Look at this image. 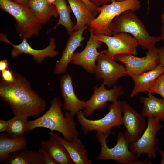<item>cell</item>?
<instances>
[{"label":"cell","instance_id":"6da1fadb","mask_svg":"<svg viewBox=\"0 0 164 164\" xmlns=\"http://www.w3.org/2000/svg\"><path fill=\"white\" fill-rule=\"evenodd\" d=\"M12 82L0 80V96L14 115L36 117L45 110V100L32 88L30 82L21 75L14 73Z\"/></svg>","mask_w":164,"mask_h":164},{"label":"cell","instance_id":"7a4b0ae2","mask_svg":"<svg viewBox=\"0 0 164 164\" xmlns=\"http://www.w3.org/2000/svg\"><path fill=\"white\" fill-rule=\"evenodd\" d=\"M51 105L43 115L35 120L28 121L26 132L42 127L60 132L66 140L71 142L78 137L80 132L76 128L77 124L74 116L68 112L64 116L62 112V104L58 97H54L51 101Z\"/></svg>","mask_w":164,"mask_h":164},{"label":"cell","instance_id":"3957f363","mask_svg":"<svg viewBox=\"0 0 164 164\" xmlns=\"http://www.w3.org/2000/svg\"><path fill=\"white\" fill-rule=\"evenodd\" d=\"M112 35L125 32L132 35L138 45L144 49L155 48L156 43L162 40L161 36L149 34L145 25L132 10H126L117 16L109 26Z\"/></svg>","mask_w":164,"mask_h":164},{"label":"cell","instance_id":"277c9868","mask_svg":"<svg viewBox=\"0 0 164 164\" xmlns=\"http://www.w3.org/2000/svg\"><path fill=\"white\" fill-rule=\"evenodd\" d=\"M0 7L15 20L16 31L20 39L28 40L34 35L39 34L42 25L28 5H22L11 0H0Z\"/></svg>","mask_w":164,"mask_h":164},{"label":"cell","instance_id":"5b68a950","mask_svg":"<svg viewBox=\"0 0 164 164\" xmlns=\"http://www.w3.org/2000/svg\"><path fill=\"white\" fill-rule=\"evenodd\" d=\"M111 3L99 7L98 15L89 25L88 28L94 34H103L109 36L112 35L109 27L114 19L127 10L139 11L141 7L140 0H124L118 1L114 0Z\"/></svg>","mask_w":164,"mask_h":164},{"label":"cell","instance_id":"8992f818","mask_svg":"<svg viewBox=\"0 0 164 164\" xmlns=\"http://www.w3.org/2000/svg\"><path fill=\"white\" fill-rule=\"evenodd\" d=\"M120 101L112 103L108 107L109 111L103 117L96 120H90L86 117L82 111L77 114V120L85 135L96 131L107 135L111 133L112 128L123 125V116Z\"/></svg>","mask_w":164,"mask_h":164},{"label":"cell","instance_id":"52a82bcc","mask_svg":"<svg viewBox=\"0 0 164 164\" xmlns=\"http://www.w3.org/2000/svg\"><path fill=\"white\" fill-rule=\"evenodd\" d=\"M110 135L97 132L96 137L101 145V149L97 159L98 161L112 160L123 164H138V159L130 151L128 143L125 138L124 133L120 132L118 134L116 144L111 148L108 147L107 141V138Z\"/></svg>","mask_w":164,"mask_h":164},{"label":"cell","instance_id":"ba28073f","mask_svg":"<svg viewBox=\"0 0 164 164\" xmlns=\"http://www.w3.org/2000/svg\"><path fill=\"white\" fill-rule=\"evenodd\" d=\"M147 118V127L141 137L136 142L128 143L130 151L135 155L138 159L144 153L147 154L149 159L156 157L155 148L159 142L156 134L163 125L159 123L158 118L148 117Z\"/></svg>","mask_w":164,"mask_h":164},{"label":"cell","instance_id":"9c48e42d","mask_svg":"<svg viewBox=\"0 0 164 164\" xmlns=\"http://www.w3.org/2000/svg\"><path fill=\"white\" fill-rule=\"evenodd\" d=\"M113 58L124 64L127 74L138 75L152 70L160 63L159 50L156 47L148 50L145 56L142 57L123 53L117 54Z\"/></svg>","mask_w":164,"mask_h":164},{"label":"cell","instance_id":"30bf717a","mask_svg":"<svg viewBox=\"0 0 164 164\" xmlns=\"http://www.w3.org/2000/svg\"><path fill=\"white\" fill-rule=\"evenodd\" d=\"M96 39L104 43L107 49L104 53L112 58L120 54H137L138 44L135 39L131 35L121 32L109 36L103 34L94 35Z\"/></svg>","mask_w":164,"mask_h":164},{"label":"cell","instance_id":"8fae6325","mask_svg":"<svg viewBox=\"0 0 164 164\" xmlns=\"http://www.w3.org/2000/svg\"><path fill=\"white\" fill-rule=\"evenodd\" d=\"M95 69V77L98 80H103V83L108 87L114 86L121 77L127 75L125 66L116 62L104 53L98 56Z\"/></svg>","mask_w":164,"mask_h":164},{"label":"cell","instance_id":"7c38bea8","mask_svg":"<svg viewBox=\"0 0 164 164\" xmlns=\"http://www.w3.org/2000/svg\"><path fill=\"white\" fill-rule=\"evenodd\" d=\"M123 125L125 128L124 136L128 143H134L141 137L146 128V120L125 101L121 102Z\"/></svg>","mask_w":164,"mask_h":164},{"label":"cell","instance_id":"4fadbf2b","mask_svg":"<svg viewBox=\"0 0 164 164\" xmlns=\"http://www.w3.org/2000/svg\"><path fill=\"white\" fill-rule=\"evenodd\" d=\"M94 92L91 97L86 101L83 111L87 118L92 114L94 111L105 108L107 103L115 102L124 93L121 87L115 85L111 89L106 88L105 85L101 83L99 87L96 86L93 88Z\"/></svg>","mask_w":164,"mask_h":164},{"label":"cell","instance_id":"5bb4252c","mask_svg":"<svg viewBox=\"0 0 164 164\" xmlns=\"http://www.w3.org/2000/svg\"><path fill=\"white\" fill-rule=\"evenodd\" d=\"M0 40L12 46L13 48L11 50V55L13 58H16L23 53L28 54L33 56L34 60L36 63H41L46 58L54 57L59 54L58 51L55 50L56 47L55 40L53 37L50 38L48 46L40 50L32 48L28 43V40L25 39H23L19 44L14 45L8 40L6 35L2 33L0 34Z\"/></svg>","mask_w":164,"mask_h":164},{"label":"cell","instance_id":"9a60e30c","mask_svg":"<svg viewBox=\"0 0 164 164\" xmlns=\"http://www.w3.org/2000/svg\"><path fill=\"white\" fill-rule=\"evenodd\" d=\"M88 29L90 36L86 46L81 52H76L72 57V63L82 67L86 71L91 74L94 73L96 62L98 56L105 52V50L98 52L97 49L100 48L103 43L97 40L92 31Z\"/></svg>","mask_w":164,"mask_h":164},{"label":"cell","instance_id":"2e32d148","mask_svg":"<svg viewBox=\"0 0 164 164\" xmlns=\"http://www.w3.org/2000/svg\"><path fill=\"white\" fill-rule=\"evenodd\" d=\"M61 94L64 102L62 109L69 112L74 117L84 108L86 101L76 96L73 85L72 78L69 74L63 75L60 80Z\"/></svg>","mask_w":164,"mask_h":164},{"label":"cell","instance_id":"e0dca14e","mask_svg":"<svg viewBox=\"0 0 164 164\" xmlns=\"http://www.w3.org/2000/svg\"><path fill=\"white\" fill-rule=\"evenodd\" d=\"M88 27V25L86 26L81 29L74 31L70 36L61 58L55 66L54 72L55 74H64L67 72V66L71 62L75 51L78 48L82 46V42L85 39L83 36V32Z\"/></svg>","mask_w":164,"mask_h":164},{"label":"cell","instance_id":"ac0fdd59","mask_svg":"<svg viewBox=\"0 0 164 164\" xmlns=\"http://www.w3.org/2000/svg\"><path fill=\"white\" fill-rule=\"evenodd\" d=\"M164 73V65L159 63L152 70L138 75L127 73V75L134 82V86L131 94V97L140 93L148 92L159 77Z\"/></svg>","mask_w":164,"mask_h":164},{"label":"cell","instance_id":"d6986e66","mask_svg":"<svg viewBox=\"0 0 164 164\" xmlns=\"http://www.w3.org/2000/svg\"><path fill=\"white\" fill-rule=\"evenodd\" d=\"M49 139L42 141L41 147L49 155L56 164H74L65 147L58 139V135L50 133Z\"/></svg>","mask_w":164,"mask_h":164},{"label":"cell","instance_id":"ffe728a7","mask_svg":"<svg viewBox=\"0 0 164 164\" xmlns=\"http://www.w3.org/2000/svg\"><path fill=\"white\" fill-rule=\"evenodd\" d=\"M7 133L0 135V162L4 163L9 155L13 152L26 149L28 141L24 136L15 138H8Z\"/></svg>","mask_w":164,"mask_h":164},{"label":"cell","instance_id":"44dd1931","mask_svg":"<svg viewBox=\"0 0 164 164\" xmlns=\"http://www.w3.org/2000/svg\"><path fill=\"white\" fill-rule=\"evenodd\" d=\"M139 101L143 104L141 114L143 117L157 118L159 119L160 121H164V99L163 98H157L152 94L148 93L147 97H141Z\"/></svg>","mask_w":164,"mask_h":164},{"label":"cell","instance_id":"7402d4cb","mask_svg":"<svg viewBox=\"0 0 164 164\" xmlns=\"http://www.w3.org/2000/svg\"><path fill=\"white\" fill-rule=\"evenodd\" d=\"M58 138L67 151L74 164L92 163L85 145L78 137L74 138L71 142L68 141L59 136Z\"/></svg>","mask_w":164,"mask_h":164},{"label":"cell","instance_id":"603a6c76","mask_svg":"<svg viewBox=\"0 0 164 164\" xmlns=\"http://www.w3.org/2000/svg\"><path fill=\"white\" fill-rule=\"evenodd\" d=\"M77 20L74 31L81 29L88 25L96 16L82 0H67Z\"/></svg>","mask_w":164,"mask_h":164},{"label":"cell","instance_id":"cb8c5ba5","mask_svg":"<svg viewBox=\"0 0 164 164\" xmlns=\"http://www.w3.org/2000/svg\"><path fill=\"white\" fill-rule=\"evenodd\" d=\"M28 5L41 25L46 23L51 17L59 15L55 5H50L46 0H29Z\"/></svg>","mask_w":164,"mask_h":164},{"label":"cell","instance_id":"d4e9b609","mask_svg":"<svg viewBox=\"0 0 164 164\" xmlns=\"http://www.w3.org/2000/svg\"><path fill=\"white\" fill-rule=\"evenodd\" d=\"M3 163L5 164H45L41 153L39 151L26 149L10 154Z\"/></svg>","mask_w":164,"mask_h":164},{"label":"cell","instance_id":"484cf974","mask_svg":"<svg viewBox=\"0 0 164 164\" xmlns=\"http://www.w3.org/2000/svg\"><path fill=\"white\" fill-rule=\"evenodd\" d=\"M55 5L59 16L58 22L52 28L48 31V33L52 29H55L59 25H62L66 29L69 36L73 33L76 23L72 21L70 14L72 12L70 6L67 4L65 0H56Z\"/></svg>","mask_w":164,"mask_h":164},{"label":"cell","instance_id":"4316f807","mask_svg":"<svg viewBox=\"0 0 164 164\" xmlns=\"http://www.w3.org/2000/svg\"><path fill=\"white\" fill-rule=\"evenodd\" d=\"M28 117L22 115H14L9 120L6 132L10 138H15L24 136L26 132Z\"/></svg>","mask_w":164,"mask_h":164},{"label":"cell","instance_id":"83f0119b","mask_svg":"<svg viewBox=\"0 0 164 164\" xmlns=\"http://www.w3.org/2000/svg\"><path fill=\"white\" fill-rule=\"evenodd\" d=\"M148 93H155L161 95L164 99V73L157 79Z\"/></svg>","mask_w":164,"mask_h":164},{"label":"cell","instance_id":"f1b7e54d","mask_svg":"<svg viewBox=\"0 0 164 164\" xmlns=\"http://www.w3.org/2000/svg\"><path fill=\"white\" fill-rule=\"evenodd\" d=\"M2 79L8 82H12L14 81V73L12 70L9 68L1 72Z\"/></svg>","mask_w":164,"mask_h":164},{"label":"cell","instance_id":"f546056e","mask_svg":"<svg viewBox=\"0 0 164 164\" xmlns=\"http://www.w3.org/2000/svg\"><path fill=\"white\" fill-rule=\"evenodd\" d=\"M38 150L41 153L43 157L45 164H56L48 153L41 147Z\"/></svg>","mask_w":164,"mask_h":164},{"label":"cell","instance_id":"4dcf8cb0","mask_svg":"<svg viewBox=\"0 0 164 164\" xmlns=\"http://www.w3.org/2000/svg\"><path fill=\"white\" fill-rule=\"evenodd\" d=\"M88 6L94 14L96 16L100 12L99 7H97L91 3L88 0H82Z\"/></svg>","mask_w":164,"mask_h":164},{"label":"cell","instance_id":"1f68e13d","mask_svg":"<svg viewBox=\"0 0 164 164\" xmlns=\"http://www.w3.org/2000/svg\"><path fill=\"white\" fill-rule=\"evenodd\" d=\"M91 3L97 7H101L111 2L114 0H88Z\"/></svg>","mask_w":164,"mask_h":164},{"label":"cell","instance_id":"d6a6232c","mask_svg":"<svg viewBox=\"0 0 164 164\" xmlns=\"http://www.w3.org/2000/svg\"><path fill=\"white\" fill-rule=\"evenodd\" d=\"M9 124V120L5 121L2 119L0 120V132H6Z\"/></svg>","mask_w":164,"mask_h":164},{"label":"cell","instance_id":"836d02e7","mask_svg":"<svg viewBox=\"0 0 164 164\" xmlns=\"http://www.w3.org/2000/svg\"><path fill=\"white\" fill-rule=\"evenodd\" d=\"M9 64L7 59H4L0 61V71H2L9 68Z\"/></svg>","mask_w":164,"mask_h":164},{"label":"cell","instance_id":"e575fe53","mask_svg":"<svg viewBox=\"0 0 164 164\" xmlns=\"http://www.w3.org/2000/svg\"><path fill=\"white\" fill-rule=\"evenodd\" d=\"M160 54V63L164 65V46L159 48Z\"/></svg>","mask_w":164,"mask_h":164},{"label":"cell","instance_id":"d590c367","mask_svg":"<svg viewBox=\"0 0 164 164\" xmlns=\"http://www.w3.org/2000/svg\"><path fill=\"white\" fill-rule=\"evenodd\" d=\"M15 2L19 3V4L28 5L29 2V0H11Z\"/></svg>","mask_w":164,"mask_h":164},{"label":"cell","instance_id":"8d00e7d4","mask_svg":"<svg viewBox=\"0 0 164 164\" xmlns=\"http://www.w3.org/2000/svg\"><path fill=\"white\" fill-rule=\"evenodd\" d=\"M155 149L156 150H157L161 155L162 160L161 164H164V152L162 149L157 147H156Z\"/></svg>","mask_w":164,"mask_h":164},{"label":"cell","instance_id":"74e56055","mask_svg":"<svg viewBox=\"0 0 164 164\" xmlns=\"http://www.w3.org/2000/svg\"><path fill=\"white\" fill-rule=\"evenodd\" d=\"M162 22V25L161 28V37L163 42L164 44V20H161Z\"/></svg>","mask_w":164,"mask_h":164},{"label":"cell","instance_id":"f35d334b","mask_svg":"<svg viewBox=\"0 0 164 164\" xmlns=\"http://www.w3.org/2000/svg\"><path fill=\"white\" fill-rule=\"evenodd\" d=\"M50 5L54 4L56 0H46Z\"/></svg>","mask_w":164,"mask_h":164},{"label":"cell","instance_id":"ab89813d","mask_svg":"<svg viewBox=\"0 0 164 164\" xmlns=\"http://www.w3.org/2000/svg\"><path fill=\"white\" fill-rule=\"evenodd\" d=\"M150 0H147V5H148V10L149 9V4Z\"/></svg>","mask_w":164,"mask_h":164},{"label":"cell","instance_id":"60d3db41","mask_svg":"<svg viewBox=\"0 0 164 164\" xmlns=\"http://www.w3.org/2000/svg\"><path fill=\"white\" fill-rule=\"evenodd\" d=\"M161 20H164V12L162 14L161 16Z\"/></svg>","mask_w":164,"mask_h":164},{"label":"cell","instance_id":"b9f144b4","mask_svg":"<svg viewBox=\"0 0 164 164\" xmlns=\"http://www.w3.org/2000/svg\"><path fill=\"white\" fill-rule=\"evenodd\" d=\"M115 0L116 1H122L124 0Z\"/></svg>","mask_w":164,"mask_h":164}]
</instances>
